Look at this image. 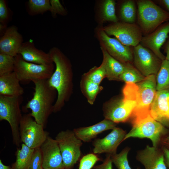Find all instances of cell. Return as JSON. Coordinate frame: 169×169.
<instances>
[{
  "label": "cell",
  "instance_id": "1",
  "mask_svg": "<svg viewBox=\"0 0 169 169\" xmlns=\"http://www.w3.org/2000/svg\"><path fill=\"white\" fill-rule=\"evenodd\" d=\"M48 53L55 66L53 74L48 81L49 85L57 92L53 108V113H57L61 110L71 96L73 73L70 61L59 48L53 47Z\"/></svg>",
  "mask_w": 169,
  "mask_h": 169
},
{
  "label": "cell",
  "instance_id": "2",
  "mask_svg": "<svg viewBox=\"0 0 169 169\" xmlns=\"http://www.w3.org/2000/svg\"><path fill=\"white\" fill-rule=\"evenodd\" d=\"M33 97L24 106L25 110H31V116L45 128L57 97L56 90L51 86L47 80H34Z\"/></svg>",
  "mask_w": 169,
  "mask_h": 169
},
{
  "label": "cell",
  "instance_id": "3",
  "mask_svg": "<svg viewBox=\"0 0 169 169\" xmlns=\"http://www.w3.org/2000/svg\"><path fill=\"white\" fill-rule=\"evenodd\" d=\"M138 86L136 84H125L123 97L105 103L103 106L105 119L117 124L127 121L131 117L136 104Z\"/></svg>",
  "mask_w": 169,
  "mask_h": 169
},
{
  "label": "cell",
  "instance_id": "4",
  "mask_svg": "<svg viewBox=\"0 0 169 169\" xmlns=\"http://www.w3.org/2000/svg\"><path fill=\"white\" fill-rule=\"evenodd\" d=\"M137 22L143 34L154 31L163 23L169 21L168 12L150 0L136 1Z\"/></svg>",
  "mask_w": 169,
  "mask_h": 169
},
{
  "label": "cell",
  "instance_id": "5",
  "mask_svg": "<svg viewBox=\"0 0 169 169\" xmlns=\"http://www.w3.org/2000/svg\"><path fill=\"white\" fill-rule=\"evenodd\" d=\"M136 84L138 86L136 104L131 117L132 124L150 115L151 106L157 91L155 75L146 77Z\"/></svg>",
  "mask_w": 169,
  "mask_h": 169
},
{
  "label": "cell",
  "instance_id": "6",
  "mask_svg": "<svg viewBox=\"0 0 169 169\" xmlns=\"http://www.w3.org/2000/svg\"><path fill=\"white\" fill-rule=\"evenodd\" d=\"M22 96L12 97L0 95V120H5L10 125L13 142L17 147L21 143L19 131V125L22 117L20 105Z\"/></svg>",
  "mask_w": 169,
  "mask_h": 169
},
{
  "label": "cell",
  "instance_id": "7",
  "mask_svg": "<svg viewBox=\"0 0 169 169\" xmlns=\"http://www.w3.org/2000/svg\"><path fill=\"white\" fill-rule=\"evenodd\" d=\"M132 125L124 141L130 138H148L151 141L152 146L157 147L168 132L165 126L154 120L150 115Z\"/></svg>",
  "mask_w": 169,
  "mask_h": 169
},
{
  "label": "cell",
  "instance_id": "8",
  "mask_svg": "<svg viewBox=\"0 0 169 169\" xmlns=\"http://www.w3.org/2000/svg\"><path fill=\"white\" fill-rule=\"evenodd\" d=\"M14 72L23 84L32 81L47 80L51 77L55 69L54 63L49 64H39L25 60L19 54L15 57Z\"/></svg>",
  "mask_w": 169,
  "mask_h": 169
},
{
  "label": "cell",
  "instance_id": "9",
  "mask_svg": "<svg viewBox=\"0 0 169 169\" xmlns=\"http://www.w3.org/2000/svg\"><path fill=\"white\" fill-rule=\"evenodd\" d=\"M55 140L59 147L64 169H72L81 156L82 141L73 131L69 130L59 132Z\"/></svg>",
  "mask_w": 169,
  "mask_h": 169
},
{
  "label": "cell",
  "instance_id": "10",
  "mask_svg": "<svg viewBox=\"0 0 169 169\" xmlns=\"http://www.w3.org/2000/svg\"><path fill=\"white\" fill-rule=\"evenodd\" d=\"M44 129L30 113L23 115L19 127L21 142L31 149L40 147L49 136Z\"/></svg>",
  "mask_w": 169,
  "mask_h": 169
},
{
  "label": "cell",
  "instance_id": "11",
  "mask_svg": "<svg viewBox=\"0 0 169 169\" xmlns=\"http://www.w3.org/2000/svg\"><path fill=\"white\" fill-rule=\"evenodd\" d=\"M102 28L108 36H113L123 44L132 47L140 44L143 37L140 27L135 23L118 22Z\"/></svg>",
  "mask_w": 169,
  "mask_h": 169
},
{
  "label": "cell",
  "instance_id": "12",
  "mask_svg": "<svg viewBox=\"0 0 169 169\" xmlns=\"http://www.w3.org/2000/svg\"><path fill=\"white\" fill-rule=\"evenodd\" d=\"M162 62L151 51L140 44L133 47L135 67L145 77L152 74L156 76Z\"/></svg>",
  "mask_w": 169,
  "mask_h": 169
},
{
  "label": "cell",
  "instance_id": "13",
  "mask_svg": "<svg viewBox=\"0 0 169 169\" xmlns=\"http://www.w3.org/2000/svg\"><path fill=\"white\" fill-rule=\"evenodd\" d=\"M98 35L101 47L110 55L122 64H132L133 47L124 45L115 38L110 37L102 28L98 31Z\"/></svg>",
  "mask_w": 169,
  "mask_h": 169
},
{
  "label": "cell",
  "instance_id": "14",
  "mask_svg": "<svg viewBox=\"0 0 169 169\" xmlns=\"http://www.w3.org/2000/svg\"><path fill=\"white\" fill-rule=\"evenodd\" d=\"M126 133L122 128L116 127L103 138L96 139L93 141V153L96 154L105 153L110 156L116 154L118 146L124 141Z\"/></svg>",
  "mask_w": 169,
  "mask_h": 169
},
{
  "label": "cell",
  "instance_id": "15",
  "mask_svg": "<svg viewBox=\"0 0 169 169\" xmlns=\"http://www.w3.org/2000/svg\"><path fill=\"white\" fill-rule=\"evenodd\" d=\"M40 148L44 169H64L59 147L55 139L49 136Z\"/></svg>",
  "mask_w": 169,
  "mask_h": 169
},
{
  "label": "cell",
  "instance_id": "16",
  "mask_svg": "<svg viewBox=\"0 0 169 169\" xmlns=\"http://www.w3.org/2000/svg\"><path fill=\"white\" fill-rule=\"evenodd\" d=\"M169 34V21L163 23L151 33L143 36L140 44L163 61L166 59V56L160 49L168 38Z\"/></svg>",
  "mask_w": 169,
  "mask_h": 169
},
{
  "label": "cell",
  "instance_id": "17",
  "mask_svg": "<svg viewBox=\"0 0 169 169\" xmlns=\"http://www.w3.org/2000/svg\"><path fill=\"white\" fill-rule=\"evenodd\" d=\"M136 158L145 169H167L161 148L147 145L144 149L137 151Z\"/></svg>",
  "mask_w": 169,
  "mask_h": 169
},
{
  "label": "cell",
  "instance_id": "18",
  "mask_svg": "<svg viewBox=\"0 0 169 169\" xmlns=\"http://www.w3.org/2000/svg\"><path fill=\"white\" fill-rule=\"evenodd\" d=\"M150 113L156 121L165 126H169V90L157 91Z\"/></svg>",
  "mask_w": 169,
  "mask_h": 169
},
{
  "label": "cell",
  "instance_id": "19",
  "mask_svg": "<svg viewBox=\"0 0 169 169\" xmlns=\"http://www.w3.org/2000/svg\"><path fill=\"white\" fill-rule=\"evenodd\" d=\"M22 34L15 25L8 27L0 38V53L15 57L23 42Z\"/></svg>",
  "mask_w": 169,
  "mask_h": 169
},
{
  "label": "cell",
  "instance_id": "20",
  "mask_svg": "<svg viewBox=\"0 0 169 169\" xmlns=\"http://www.w3.org/2000/svg\"><path fill=\"white\" fill-rule=\"evenodd\" d=\"M18 54L29 62L45 65L54 63L49 53L37 48L31 40L23 43Z\"/></svg>",
  "mask_w": 169,
  "mask_h": 169
},
{
  "label": "cell",
  "instance_id": "21",
  "mask_svg": "<svg viewBox=\"0 0 169 169\" xmlns=\"http://www.w3.org/2000/svg\"><path fill=\"white\" fill-rule=\"evenodd\" d=\"M116 124L115 122L105 119L93 125L75 128L73 131L82 141L88 142L103 131L113 130L116 127Z\"/></svg>",
  "mask_w": 169,
  "mask_h": 169
},
{
  "label": "cell",
  "instance_id": "22",
  "mask_svg": "<svg viewBox=\"0 0 169 169\" xmlns=\"http://www.w3.org/2000/svg\"><path fill=\"white\" fill-rule=\"evenodd\" d=\"M15 73L0 75V95L17 97L22 96L24 90Z\"/></svg>",
  "mask_w": 169,
  "mask_h": 169
},
{
  "label": "cell",
  "instance_id": "23",
  "mask_svg": "<svg viewBox=\"0 0 169 169\" xmlns=\"http://www.w3.org/2000/svg\"><path fill=\"white\" fill-rule=\"evenodd\" d=\"M103 55L106 77L110 80L120 81L121 75L125 69L126 64L119 62L110 55L103 47H100Z\"/></svg>",
  "mask_w": 169,
  "mask_h": 169
},
{
  "label": "cell",
  "instance_id": "24",
  "mask_svg": "<svg viewBox=\"0 0 169 169\" xmlns=\"http://www.w3.org/2000/svg\"><path fill=\"white\" fill-rule=\"evenodd\" d=\"M34 149L22 143L21 148H17L16 160L12 164V169H29Z\"/></svg>",
  "mask_w": 169,
  "mask_h": 169
},
{
  "label": "cell",
  "instance_id": "25",
  "mask_svg": "<svg viewBox=\"0 0 169 169\" xmlns=\"http://www.w3.org/2000/svg\"><path fill=\"white\" fill-rule=\"evenodd\" d=\"M82 92L90 105L94 104L96 98L103 90V87L86 78L82 76L80 81Z\"/></svg>",
  "mask_w": 169,
  "mask_h": 169
},
{
  "label": "cell",
  "instance_id": "26",
  "mask_svg": "<svg viewBox=\"0 0 169 169\" xmlns=\"http://www.w3.org/2000/svg\"><path fill=\"white\" fill-rule=\"evenodd\" d=\"M136 2L134 0L125 1L122 4L120 11V16L123 22L134 23L136 18Z\"/></svg>",
  "mask_w": 169,
  "mask_h": 169
},
{
  "label": "cell",
  "instance_id": "27",
  "mask_svg": "<svg viewBox=\"0 0 169 169\" xmlns=\"http://www.w3.org/2000/svg\"><path fill=\"white\" fill-rule=\"evenodd\" d=\"M156 90H169V62L165 59L156 76Z\"/></svg>",
  "mask_w": 169,
  "mask_h": 169
},
{
  "label": "cell",
  "instance_id": "28",
  "mask_svg": "<svg viewBox=\"0 0 169 169\" xmlns=\"http://www.w3.org/2000/svg\"><path fill=\"white\" fill-rule=\"evenodd\" d=\"M146 77L131 64H126V68L120 77V81L126 83H137L143 80Z\"/></svg>",
  "mask_w": 169,
  "mask_h": 169
},
{
  "label": "cell",
  "instance_id": "29",
  "mask_svg": "<svg viewBox=\"0 0 169 169\" xmlns=\"http://www.w3.org/2000/svg\"><path fill=\"white\" fill-rule=\"evenodd\" d=\"M27 5L28 14L32 16L43 14L51 8L49 0H29Z\"/></svg>",
  "mask_w": 169,
  "mask_h": 169
},
{
  "label": "cell",
  "instance_id": "30",
  "mask_svg": "<svg viewBox=\"0 0 169 169\" xmlns=\"http://www.w3.org/2000/svg\"><path fill=\"white\" fill-rule=\"evenodd\" d=\"M83 76L92 82L100 85L103 79L106 77L104 62L102 61L99 67H93L84 73Z\"/></svg>",
  "mask_w": 169,
  "mask_h": 169
},
{
  "label": "cell",
  "instance_id": "31",
  "mask_svg": "<svg viewBox=\"0 0 169 169\" xmlns=\"http://www.w3.org/2000/svg\"><path fill=\"white\" fill-rule=\"evenodd\" d=\"M130 150V147H127L119 153L110 156L112 163L117 169H132L129 165L127 157ZM136 169H140L138 167Z\"/></svg>",
  "mask_w": 169,
  "mask_h": 169
},
{
  "label": "cell",
  "instance_id": "32",
  "mask_svg": "<svg viewBox=\"0 0 169 169\" xmlns=\"http://www.w3.org/2000/svg\"><path fill=\"white\" fill-rule=\"evenodd\" d=\"M115 3L113 0H106L102 5V18L105 21H110L113 23L118 22L116 15Z\"/></svg>",
  "mask_w": 169,
  "mask_h": 169
},
{
  "label": "cell",
  "instance_id": "33",
  "mask_svg": "<svg viewBox=\"0 0 169 169\" xmlns=\"http://www.w3.org/2000/svg\"><path fill=\"white\" fill-rule=\"evenodd\" d=\"M15 57L0 53V75L14 71Z\"/></svg>",
  "mask_w": 169,
  "mask_h": 169
},
{
  "label": "cell",
  "instance_id": "34",
  "mask_svg": "<svg viewBox=\"0 0 169 169\" xmlns=\"http://www.w3.org/2000/svg\"><path fill=\"white\" fill-rule=\"evenodd\" d=\"M101 160L97 155L93 153L87 154L80 160L78 169H91L97 161Z\"/></svg>",
  "mask_w": 169,
  "mask_h": 169
},
{
  "label": "cell",
  "instance_id": "35",
  "mask_svg": "<svg viewBox=\"0 0 169 169\" xmlns=\"http://www.w3.org/2000/svg\"><path fill=\"white\" fill-rule=\"evenodd\" d=\"M9 18V12L6 1L5 0H0V30H5L7 23Z\"/></svg>",
  "mask_w": 169,
  "mask_h": 169
},
{
  "label": "cell",
  "instance_id": "36",
  "mask_svg": "<svg viewBox=\"0 0 169 169\" xmlns=\"http://www.w3.org/2000/svg\"><path fill=\"white\" fill-rule=\"evenodd\" d=\"M42 153L39 147L34 149L29 169H41L42 167Z\"/></svg>",
  "mask_w": 169,
  "mask_h": 169
},
{
  "label": "cell",
  "instance_id": "37",
  "mask_svg": "<svg viewBox=\"0 0 169 169\" xmlns=\"http://www.w3.org/2000/svg\"><path fill=\"white\" fill-rule=\"evenodd\" d=\"M51 8L50 12L52 15L55 16L58 14L64 16L67 14V12L59 0H50Z\"/></svg>",
  "mask_w": 169,
  "mask_h": 169
},
{
  "label": "cell",
  "instance_id": "38",
  "mask_svg": "<svg viewBox=\"0 0 169 169\" xmlns=\"http://www.w3.org/2000/svg\"><path fill=\"white\" fill-rule=\"evenodd\" d=\"M112 163L110 155H107L103 163L94 166L93 169H113Z\"/></svg>",
  "mask_w": 169,
  "mask_h": 169
},
{
  "label": "cell",
  "instance_id": "39",
  "mask_svg": "<svg viewBox=\"0 0 169 169\" xmlns=\"http://www.w3.org/2000/svg\"><path fill=\"white\" fill-rule=\"evenodd\" d=\"M161 149L164 153L165 163L167 167L169 169V150L163 146Z\"/></svg>",
  "mask_w": 169,
  "mask_h": 169
},
{
  "label": "cell",
  "instance_id": "40",
  "mask_svg": "<svg viewBox=\"0 0 169 169\" xmlns=\"http://www.w3.org/2000/svg\"><path fill=\"white\" fill-rule=\"evenodd\" d=\"M163 49L164 52L166 54L165 59L169 62V36L167 40L164 44Z\"/></svg>",
  "mask_w": 169,
  "mask_h": 169
},
{
  "label": "cell",
  "instance_id": "41",
  "mask_svg": "<svg viewBox=\"0 0 169 169\" xmlns=\"http://www.w3.org/2000/svg\"><path fill=\"white\" fill-rule=\"evenodd\" d=\"M163 7L169 14V0H160L157 1Z\"/></svg>",
  "mask_w": 169,
  "mask_h": 169
},
{
  "label": "cell",
  "instance_id": "42",
  "mask_svg": "<svg viewBox=\"0 0 169 169\" xmlns=\"http://www.w3.org/2000/svg\"><path fill=\"white\" fill-rule=\"evenodd\" d=\"M161 143L162 144V146L169 150V134L167 135L163 138Z\"/></svg>",
  "mask_w": 169,
  "mask_h": 169
},
{
  "label": "cell",
  "instance_id": "43",
  "mask_svg": "<svg viewBox=\"0 0 169 169\" xmlns=\"http://www.w3.org/2000/svg\"><path fill=\"white\" fill-rule=\"evenodd\" d=\"M0 169H12L11 166H6L3 163L2 161L0 159Z\"/></svg>",
  "mask_w": 169,
  "mask_h": 169
},
{
  "label": "cell",
  "instance_id": "44",
  "mask_svg": "<svg viewBox=\"0 0 169 169\" xmlns=\"http://www.w3.org/2000/svg\"><path fill=\"white\" fill-rule=\"evenodd\" d=\"M41 169H44V168H43V167H42V168H41Z\"/></svg>",
  "mask_w": 169,
  "mask_h": 169
}]
</instances>
